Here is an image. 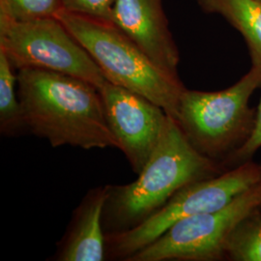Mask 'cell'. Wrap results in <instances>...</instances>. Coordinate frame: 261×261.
<instances>
[{
	"instance_id": "obj_1",
	"label": "cell",
	"mask_w": 261,
	"mask_h": 261,
	"mask_svg": "<svg viewBox=\"0 0 261 261\" xmlns=\"http://www.w3.org/2000/svg\"><path fill=\"white\" fill-rule=\"evenodd\" d=\"M17 90L29 133L53 147L117 148L100 89L86 81L36 68L17 71Z\"/></svg>"
},
{
	"instance_id": "obj_2",
	"label": "cell",
	"mask_w": 261,
	"mask_h": 261,
	"mask_svg": "<svg viewBox=\"0 0 261 261\" xmlns=\"http://www.w3.org/2000/svg\"><path fill=\"white\" fill-rule=\"evenodd\" d=\"M221 167L197 152L168 115L163 138L138 178L126 185H109L102 218L105 233L137 227L184 187L222 173Z\"/></svg>"
},
{
	"instance_id": "obj_3",
	"label": "cell",
	"mask_w": 261,
	"mask_h": 261,
	"mask_svg": "<svg viewBox=\"0 0 261 261\" xmlns=\"http://www.w3.org/2000/svg\"><path fill=\"white\" fill-rule=\"evenodd\" d=\"M99 66L107 81L144 96L176 119L186 89L110 21L65 10L56 16Z\"/></svg>"
},
{
	"instance_id": "obj_4",
	"label": "cell",
	"mask_w": 261,
	"mask_h": 261,
	"mask_svg": "<svg viewBox=\"0 0 261 261\" xmlns=\"http://www.w3.org/2000/svg\"><path fill=\"white\" fill-rule=\"evenodd\" d=\"M259 87L261 70L252 66L236 84L224 90L186 88L175 120L197 152L224 167L252 136L256 110L249 102Z\"/></svg>"
},
{
	"instance_id": "obj_5",
	"label": "cell",
	"mask_w": 261,
	"mask_h": 261,
	"mask_svg": "<svg viewBox=\"0 0 261 261\" xmlns=\"http://www.w3.org/2000/svg\"><path fill=\"white\" fill-rule=\"evenodd\" d=\"M260 182L261 165L249 161L189 184L144 223L121 233L106 234V258L128 261L178 221L222 209Z\"/></svg>"
},
{
	"instance_id": "obj_6",
	"label": "cell",
	"mask_w": 261,
	"mask_h": 261,
	"mask_svg": "<svg viewBox=\"0 0 261 261\" xmlns=\"http://www.w3.org/2000/svg\"><path fill=\"white\" fill-rule=\"evenodd\" d=\"M0 50L17 71L36 68L58 72L99 89L107 82L93 58L56 17L17 20L0 15Z\"/></svg>"
},
{
	"instance_id": "obj_7",
	"label": "cell",
	"mask_w": 261,
	"mask_h": 261,
	"mask_svg": "<svg viewBox=\"0 0 261 261\" xmlns=\"http://www.w3.org/2000/svg\"><path fill=\"white\" fill-rule=\"evenodd\" d=\"M260 204L261 182L222 209L178 221L128 261L224 259L234 227Z\"/></svg>"
},
{
	"instance_id": "obj_8",
	"label": "cell",
	"mask_w": 261,
	"mask_h": 261,
	"mask_svg": "<svg viewBox=\"0 0 261 261\" xmlns=\"http://www.w3.org/2000/svg\"><path fill=\"white\" fill-rule=\"evenodd\" d=\"M100 92L118 149L123 152L134 172L139 174L162 140L168 115L144 96L108 81Z\"/></svg>"
},
{
	"instance_id": "obj_9",
	"label": "cell",
	"mask_w": 261,
	"mask_h": 261,
	"mask_svg": "<svg viewBox=\"0 0 261 261\" xmlns=\"http://www.w3.org/2000/svg\"><path fill=\"white\" fill-rule=\"evenodd\" d=\"M112 23L168 73L177 75L179 50L162 0H115Z\"/></svg>"
},
{
	"instance_id": "obj_10",
	"label": "cell",
	"mask_w": 261,
	"mask_h": 261,
	"mask_svg": "<svg viewBox=\"0 0 261 261\" xmlns=\"http://www.w3.org/2000/svg\"><path fill=\"white\" fill-rule=\"evenodd\" d=\"M109 185L93 188L75 208L64 236L57 243L54 255L58 261H102L106 259L103 210Z\"/></svg>"
},
{
	"instance_id": "obj_11",
	"label": "cell",
	"mask_w": 261,
	"mask_h": 261,
	"mask_svg": "<svg viewBox=\"0 0 261 261\" xmlns=\"http://www.w3.org/2000/svg\"><path fill=\"white\" fill-rule=\"evenodd\" d=\"M206 13L223 16L245 39L252 66L261 70V0H196Z\"/></svg>"
},
{
	"instance_id": "obj_12",
	"label": "cell",
	"mask_w": 261,
	"mask_h": 261,
	"mask_svg": "<svg viewBox=\"0 0 261 261\" xmlns=\"http://www.w3.org/2000/svg\"><path fill=\"white\" fill-rule=\"evenodd\" d=\"M17 71L0 50V132L7 137H16L28 132L19 103Z\"/></svg>"
},
{
	"instance_id": "obj_13",
	"label": "cell",
	"mask_w": 261,
	"mask_h": 261,
	"mask_svg": "<svg viewBox=\"0 0 261 261\" xmlns=\"http://www.w3.org/2000/svg\"><path fill=\"white\" fill-rule=\"evenodd\" d=\"M259 206L243 218L234 227L225 246V257L227 259L261 261V210Z\"/></svg>"
},
{
	"instance_id": "obj_14",
	"label": "cell",
	"mask_w": 261,
	"mask_h": 261,
	"mask_svg": "<svg viewBox=\"0 0 261 261\" xmlns=\"http://www.w3.org/2000/svg\"><path fill=\"white\" fill-rule=\"evenodd\" d=\"M61 10L62 0H0V15L17 20L56 17Z\"/></svg>"
},
{
	"instance_id": "obj_15",
	"label": "cell",
	"mask_w": 261,
	"mask_h": 261,
	"mask_svg": "<svg viewBox=\"0 0 261 261\" xmlns=\"http://www.w3.org/2000/svg\"><path fill=\"white\" fill-rule=\"evenodd\" d=\"M115 0H62L63 10L112 22Z\"/></svg>"
},
{
	"instance_id": "obj_16",
	"label": "cell",
	"mask_w": 261,
	"mask_h": 261,
	"mask_svg": "<svg viewBox=\"0 0 261 261\" xmlns=\"http://www.w3.org/2000/svg\"><path fill=\"white\" fill-rule=\"evenodd\" d=\"M261 148V98L256 109V118L254 129L249 140L227 161L224 167L234 168L249 161H252L253 155Z\"/></svg>"
},
{
	"instance_id": "obj_17",
	"label": "cell",
	"mask_w": 261,
	"mask_h": 261,
	"mask_svg": "<svg viewBox=\"0 0 261 261\" xmlns=\"http://www.w3.org/2000/svg\"><path fill=\"white\" fill-rule=\"evenodd\" d=\"M259 208H260V210H261V204H260V206H259Z\"/></svg>"
},
{
	"instance_id": "obj_18",
	"label": "cell",
	"mask_w": 261,
	"mask_h": 261,
	"mask_svg": "<svg viewBox=\"0 0 261 261\" xmlns=\"http://www.w3.org/2000/svg\"><path fill=\"white\" fill-rule=\"evenodd\" d=\"M260 165H261V164H260Z\"/></svg>"
}]
</instances>
